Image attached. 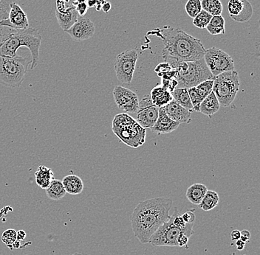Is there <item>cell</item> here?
Instances as JSON below:
<instances>
[{"instance_id":"cell-1","label":"cell","mask_w":260,"mask_h":255,"mask_svg":"<svg viewBox=\"0 0 260 255\" xmlns=\"http://www.w3.org/2000/svg\"><path fill=\"white\" fill-rule=\"evenodd\" d=\"M173 201L169 198H155L141 201L130 217L133 233L143 244L149 243L152 235L170 218Z\"/></svg>"},{"instance_id":"cell-2","label":"cell","mask_w":260,"mask_h":255,"mask_svg":"<svg viewBox=\"0 0 260 255\" xmlns=\"http://www.w3.org/2000/svg\"><path fill=\"white\" fill-rule=\"evenodd\" d=\"M159 34L164 43L162 56L172 69L181 62H191L203 58L206 49L201 40L178 27L165 26Z\"/></svg>"},{"instance_id":"cell-3","label":"cell","mask_w":260,"mask_h":255,"mask_svg":"<svg viewBox=\"0 0 260 255\" xmlns=\"http://www.w3.org/2000/svg\"><path fill=\"white\" fill-rule=\"evenodd\" d=\"M42 35L38 29L28 27L25 30H16L0 46V56L15 57L18 49L25 47L31 54L30 69L38 66Z\"/></svg>"},{"instance_id":"cell-4","label":"cell","mask_w":260,"mask_h":255,"mask_svg":"<svg viewBox=\"0 0 260 255\" xmlns=\"http://www.w3.org/2000/svg\"><path fill=\"white\" fill-rule=\"evenodd\" d=\"M112 131L122 142L133 149L143 145L145 142V128L140 126L127 114L115 115L112 123Z\"/></svg>"},{"instance_id":"cell-5","label":"cell","mask_w":260,"mask_h":255,"mask_svg":"<svg viewBox=\"0 0 260 255\" xmlns=\"http://www.w3.org/2000/svg\"><path fill=\"white\" fill-rule=\"evenodd\" d=\"M173 69L178 72L177 88L189 89L197 87L203 81L214 79L204 58L191 62L179 63Z\"/></svg>"},{"instance_id":"cell-6","label":"cell","mask_w":260,"mask_h":255,"mask_svg":"<svg viewBox=\"0 0 260 255\" xmlns=\"http://www.w3.org/2000/svg\"><path fill=\"white\" fill-rule=\"evenodd\" d=\"M30 64L31 61L18 55L12 58L0 56V84L6 87H20Z\"/></svg>"},{"instance_id":"cell-7","label":"cell","mask_w":260,"mask_h":255,"mask_svg":"<svg viewBox=\"0 0 260 255\" xmlns=\"http://www.w3.org/2000/svg\"><path fill=\"white\" fill-rule=\"evenodd\" d=\"M240 87V77L237 71H228L214 78L213 92L220 106L229 107L232 105Z\"/></svg>"},{"instance_id":"cell-8","label":"cell","mask_w":260,"mask_h":255,"mask_svg":"<svg viewBox=\"0 0 260 255\" xmlns=\"http://www.w3.org/2000/svg\"><path fill=\"white\" fill-rule=\"evenodd\" d=\"M194 223L186 224L183 228H179L173 224L170 215L169 221L160 226L152 235L149 243L154 246H178V240L180 235L186 234L191 238L194 234Z\"/></svg>"},{"instance_id":"cell-9","label":"cell","mask_w":260,"mask_h":255,"mask_svg":"<svg viewBox=\"0 0 260 255\" xmlns=\"http://www.w3.org/2000/svg\"><path fill=\"white\" fill-rule=\"evenodd\" d=\"M205 62L214 77L228 72L235 70V62L227 53L215 47L206 50Z\"/></svg>"},{"instance_id":"cell-10","label":"cell","mask_w":260,"mask_h":255,"mask_svg":"<svg viewBox=\"0 0 260 255\" xmlns=\"http://www.w3.org/2000/svg\"><path fill=\"white\" fill-rule=\"evenodd\" d=\"M138 59L137 49L126 50L116 56L114 67L120 82L126 84L132 82Z\"/></svg>"},{"instance_id":"cell-11","label":"cell","mask_w":260,"mask_h":255,"mask_svg":"<svg viewBox=\"0 0 260 255\" xmlns=\"http://www.w3.org/2000/svg\"><path fill=\"white\" fill-rule=\"evenodd\" d=\"M159 108L154 105L150 95H146L139 101L136 121L144 128H151L155 124L158 118Z\"/></svg>"},{"instance_id":"cell-12","label":"cell","mask_w":260,"mask_h":255,"mask_svg":"<svg viewBox=\"0 0 260 255\" xmlns=\"http://www.w3.org/2000/svg\"><path fill=\"white\" fill-rule=\"evenodd\" d=\"M113 97L117 106L126 113L137 112L139 99L136 92L127 88L117 86L113 90Z\"/></svg>"},{"instance_id":"cell-13","label":"cell","mask_w":260,"mask_h":255,"mask_svg":"<svg viewBox=\"0 0 260 255\" xmlns=\"http://www.w3.org/2000/svg\"><path fill=\"white\" fill-rule=\"evenodd\" d=\"M57 22L64 31L69 30L76 23L79 16L72 4L67 6L62 0H56Z\"/></svg>"},{"instance_id":"cell-14","label":"cell","mask_w":260,"mask_h":255,"mask_svg":"<svg viewBox=\"0 0 260 255\" xmlns=\"http://www.w3.org/2000/svg\"><path fill=\"white\" fill-rule=\"evenodd\" d=\"M95 24L89 18L79 16L76 23L65 32L71 35L73 40L81 42L92 38L95 34Z\"/></svg>"},{"instance_id":"cell-15","label":"cell","mask_w":260,"mask_h":255,"mask_svg":"<svg viewBox=\"0 0 260 255\" xmlns=\"http://www.w3.org/2000/svg\"><path fill=\"white\" fill-rule=\"evenodd\" d=\"M0 24L14 30H25L29 27L28 18L19 5L12 3L7 19L1 21Z\"/></svg>"},{"instance_id":"cell-16","label":"cell","mask_w":260,"mask_h":255,"mask_svg":"<svg viewBox=\"0 0 260 255\" xmlns=\"http://www.w3.org/2000/svg\"><path fill=\"white\" fill-rule=\"evenodd\" d=\"M180 123L174 121L166 112L165 107L159 108L158 118L155 124L150 128L152 132L157 133L158 134H170L172 131L178 129Z\"/></svg>"},{"instance_id":"cell-17","label":"cell","mask_w":260,"mask_h":255,"mask_svg":"<svg viewBox=\"0 0 260 255\" xmlns=\"http://www.w3.org/2000/svg\"><path fill=\"white\" fill-rule=\"evenodd\" d=\"M164 107L168 116L174 121L178 122L180 124L189 123L191 121V111L183 108L175 100H172Z\"/></svg>"},{"instance_id":"cell-18","label":"cell","mask_w":260,"mask_h":255,"mask_svg":"<svg viewBox=\"0 0 260 255\" xmlns=\"http://www.w3.org/2000/svg\"><path fill=\"white\" fill-rule=\"evenodd\" d=\"M149 95H150L152 103L158 108L166 106L167 104L170 103L173 100L171 92H169L162 85L157 86V87L153 88Z\"/></svg>"},{"instance_id":"cell-19","label":"cell","mask_w":260,"mask_h":255,"mask_svg":"<svg viewBox=\"0 0 260 255\" xmlns=\"http://www.w3.org/2000/svg\"><path fill=\"white\" fill-rule=\"evenodd\" d=\"M61 183L67 193L69 194L79 195L84 191V183L78 175L74 174L66 175L63 178Z\"/></svg>"},{"instance_id":"cell-20","label":"cell","mask_w":260,"mask_h":255,"mask_svg":"<svg viewBox=\"0 0 260 255\" xmlns=\"http://www.w3.org/2000/svg\"><path fill=\"white\" fill-rule=\"evenodd\" d=\"M34 176L37 185L42 189L45 190L47 189L53 180L55 179L53 170L45 165H40L39 167Z\"/></svg>"},{"instance_id":"cell-21","label":"cell","mask_w":260,"mask_h":255,"mask_svg":"<svg viewBox=\"0 0 260 255\" xmlns=\"http://www.w3.org/2000/svg\"><path fill=\"white\" fill-rule=\"evenodd\" d=\"M220 108L218 100L214 95V92H211L204 100L201 102L200 105L199 112L206 116L211 117L217 113Z\"/></svg>"},{"instance_id":"cell-22","label":"cell","mask_w":260,"mask_h":255,"mask_svg":"<svg viewBox=\"0 0 260 255\" xmlns=\"http://www.w3.org/2000/svg\"><path fill=\"white\" fill-rule=\"evenodd\" d=\"M207 187L203 184H194L187 189L186 198L195 205H199L207 192Z\"/></svg>"},{"instance_id":"cell-23","label":"cell","mask_w":260,"mask_h":255,"mask_svg":"<svg viewBox=\"0 0 260 255\" xmlns=\"http://www.w3.org/2000/svg\"><path fill=\"white\" fill-rule=\"evenodd\" d=\"M45 191L49 199L54 201L63 199L67 194L62 183L58 179H53Z\"/></svg>"},{"instance_id":"cell-24","label":"cell","mask_w":260,"mask_h":255,"mask_svg":"<svg viewBox=\"0 0 260 255\" xmlns=\"http://www.w3.org/2000/svg\"><path fill=\"white\" fill-rule=\"evenodd\" d=\"M173 100H175L178 104H180L183 108L192 111L193 106L190 100L189 95H188V89L185 88H176L173 92H172Z\"/></svg>"},{"instance_id":"cell-25","label":"cell","mask_w":260,"mask_h":255,"mask_svg":"<svg viewBox=\"0 0 260 255\" xmlns=\"http://www.w3.org/2000/svg\"><path fill=\"white\" fill-rule=\"evenodd\" d=\"M225 19L222 15L214 16L206 29L213 35H223L225 32Z\"/></svg>"},{"instance_id":"cell-26","label":"cell","mask_w":260,"mask_h":255,"mask_svg":"<svg viewBox=\"0 0 260 255\" xmlns=\"http://www.w3.org/2000/svg\"><path fill=\"white\" fill-rule=\"evenodd\" d=\"M219 201L218 193L214 191H207L206 195L199 204V207L203 211H210L217 207Z\"/></svg>"},{"instance_id":"cell-27","label":"cell","mask_w":260,"mask_h":255,"mask_svg":"<svg viewBox=\"0 0 260 255\" xmlns=\"http://www.w3.org/2000/svg\"><path fill=\"white\" fill-rule=\"evenodd\" d=\"M201 6L203 11L212 16L221 15L223 9L220 0H202Z\"/></svg>"},{"instance_id":"cell-28","label":"cell","mask_w":260,"mask_h":255,"mask_svg":"<svg viewBox=\"0 0 260 255\" xmlns=\"http://www.w3.org/2000/svg\"><path fill=\"white\" fill-rule=\"evenodd\" d=\"M243 8L241 12L237 16L231 17L235 22H240V23L248 22L251 19L253 14V8L251 3L248 0H243Z\"/></svg>"},{"instance_id":"cell-29","label":"cell","mask_w":260,"mask_h":255,"mask_svg":"<svg viewBox=\"0 0 260 255\" xmlns=\"http://www.w3.org/2000/svg\"><path fill=\"white\" fill-rule=\"evenodd\" d=\"M211 18H212V16L202 10L193 19V24L198 28L206 29L210 22Z\"/></svg>"},{"instance_id":"cell-30","label":"cell","mask_w":260,"mask_h":255,"mask_svg":"<svg viewBox=\"0 0 260 255\" xmlns=\"http://www.w3.org/2000/svg\"><path fill=\"white\" fill-rule=\"evenodd\" d=\"M185 10L188 16L194 19L202 11L201 0H188L185 6Z\"/></svg>"},{"instance_id":"cell-31","label":"cell","mask_w":260,"mask_h":255,"mask_svg":"<svg viewBox=\"0 0 260 255\" xmlns=\"http://www.w3.org/2000/svg\"><path fill=\"white\" fill-rule=\"evenodd\" d=\"M213 86H214V79L203 81L195 88L203 100L211 92H213Z\"/></svg>"},{"instance_id":"cell-32","label":"cell","mask_w":260,"mask_h":255,"mask_svg":"<svg viewBox=\"0 0 260 255\" xmlns=\"http://www.w3.org/2000/svg\"><path fill=\"white\" fill-rule=\"evenodd\" d=\"M243 8V0H229L228 3V11L230 17L238 15Z\"/></svg>"},{"instance_id":"cell-33","label":"cell","mask_w":260,"mask_h":255,"mask_svg":"<svg viewBox=\"0 0 260 255\" xmlns=\"http://www.w3.org/2000/svg\"><path fill=\"white\" fill-rule=\"evenodd\" d=\"M188 92L191 104H192L193 110L195 112H199L200 105H201V102L203 101L202 98L198 94V91L196 90V88L195 87L188 89Z\"/></svg>"},{"instance_id":"cell-34","label":"cell","mask_w":260,"mask_h":255,"mask_svg":"<svg viewBox=\"0 0 260 255\" xmlns=\"http://www.w3.org/2000/svg\"><path fill=\"white\" fill-rule=\"evenodd\" d=\"M16 240V232L13 229L6 230L3 233L2 235V241L7 246V247L13 250L12 246L14 242Z\"/></svg>"},{"instance_id":"cell-35","label":"cell","mask_w":260,"mask_h":255,"mask_svg":"<svg viewBox=\"0 0 260 255\" xmlns=\"http://www.w3.org/2000/svg\"><path fill=\"white\" fill-rule=\"evenodd\" d=\"M16 30H14V29L10 28V27H3V26L0 24V46Z\"/></svg>"},{"instance_id":"cell-36","label":"cell","mask_w":260,"mask_h":255,"mask_svg":"<svg viewBox=\"0 0 260 255\" xmlns=\"http://www.w3.org/2000/svg\"><path fill=\"white\" fill-rule=\"evenodd\" d=\"M171 69H172V67L168 63H160L156 66L154 72L157 73V76H160V75L164 74V73L169 72Z\"/></svg>"},{"instance_id":"cell-37","label":"cell","mask_w":260,"mask_h":255,"mask_svg":"<svg viewBox=\"0 0 260 255\" xmlns=\"http://www.w3.org/2000/svg\"><path fill=\"white\" fill-rule=\"evenodd\" d=\"M162 86L172 93L176 89L177 86H178V81L176 79H174V80H162Z\"/></svg>"},{"instance_id":"cell-38","label":"cell","mask_w":260,"mask_h":255,"mask_svg":"<svg viewBox=\"0 0 260 255\" xmlns=\"http://www.w3.org/2000/svg\"><path fill=\"white\" fill-rule=\"evenodd\" d=\"M195 209H188L187 212H185L183 215H182L183 221H184L186 224H191L194 223L195 221V215H194Z\"/></svg>"},{"instance_id":"cell-39","label":"cell","mask_w":260,"mask_h":255,"mask_svg":"<svg viewBox=\"0 0 260 255\" xmlns=\"http://www.w3.org/2000/svg\"><path fill=\"white\" fill-rule=\"evenodd\" d=\"M189 238L190 237H188L186 234H183V235H180L178 240V246L183 247V246H186L187 243H188Z\"/></svg>"},{"instance_id":"cell-40","label":"cell","mask_w":260,"mask_h":255,"mask_svg":"<svg viewBox=\"0 0 260 255\" xmlns=\"http://www.w3.org/2000/svg\"><path fill=\"white\" fill-rule=\"evenodd\" d=\"M251 239V232L248 230H244L240 232V240L245 242V243H248Z\"/></svg>"},{"instance_id":"cell-41","label":"cell","mask_w":260,"mask_h":255,"mask_svg":"<svg viewBox=\"0 0 260 255\" xmlns=\"http://www.w3.org/2000/svg\"><path fill=\"white\" fill-rule=\"evenodd\" d=\"M27 237V234L23 230H19V231L16 232V240L22 241L25 239Z\"/></svg>"},{"instance_id":"cell-42","label":"cell","mask_w":260,"mask_h":255,"mask_svg":"<svg viewBox=\"0 0 260 255\" xmlns=\"http://www.w3.org/2000/svg\"><path fill=\"white\" fill-rule=\"evenodd\" d=\"M231 238L232 240H240V232L239 230H235L231 232Z\"/></svg>"},{"instance_id":"cell-43","label":"cell","mask_w":260,"mask_h":255,"mask_svg":"<svg viewBox=\"0 0 260 255\" xmlns=\"http://www.w3.org/2000/svg\"><path fill=\"white\" fill-rule=\"evenodd\" d=\"M236 241H237L236 242V248H237L238 251H243L245 247V244H246V243H245V242L242 241L240 239L236 240Z\"/></svg>"},{"instance_id":"cell-44","label":"cell","mask_w":260,"mask_h":255,"mask_svg":"<svg viewBox=\"0 0 260 255\" xmlns=\"http://www.w3.org/2000/svg\"><path fill=\"white\" fill-rule=\"evenodd\" d=\"M111 4L110 3H105L103 5H102V8L104 12L108 13L109 11L111 9Z\"/></svg>"},{"instance_id":"cell-45","label":"cell","mask_w":260,"mask_h":255,"mask_svg":"<svg viewBox=\"0 0 260 255\" xmlns=\"http://www.w3.org/2000/svg\"><path fill=\"white\" fill-rule=\"evenodd\" d=\"M86 3H87L88 8H92L96 5L97 0H87Z\"/></svg>"},{"instance_id":"cell-46","label":"cell","mask_w":260,"mask_h":255,"mask_svg":"<svg viewBox=\"0 0 260 255\" xmlns=\"http://www.w3.org/2000/svg\"><path fill=\"white\" fill-rule=\"evenodd\" d=\"M9 13L0 12V22L7 19Z\"/></svg>"},{"instance_id":"cell-47","label":"cell","mask_w":260,"mask_h":255,"mask_svg":"<svg viewBox=\"0 0 260 255\" xmlns=\"http://www.w3.org/2000/svg\"><path fill=\"white\" fill-rule=\"evenodd\" d=\"M71 255H84V254H80V253H74V254H71Z\"/></svg>"},{"instance_id":"cell-48","label":"cell","mask_w":260,"mask_h":255,"mask_svg":"<svg viewBox=\"0 0 260 255\" xmlns=\"http://www.w3.org/2000/svg\"><path fill=\"white\" fill-rule=\"evenodd\" d=\"M62 1H64L65 3H69L71 0H62Z\"/></svg>"}]
</instances>
